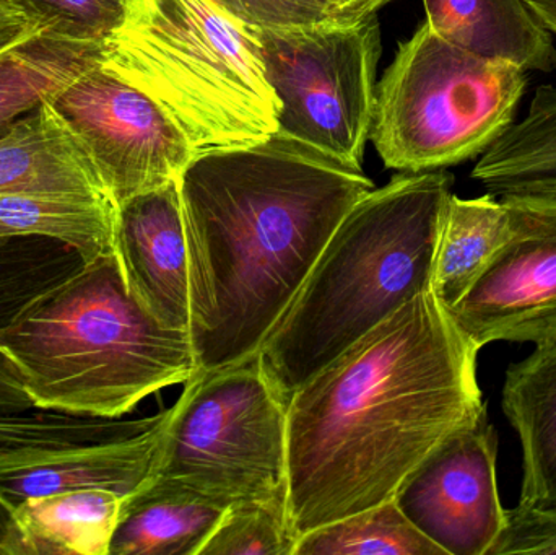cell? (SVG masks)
I'll return each mask as SVG.
<instances>
[{
	"mask_svg": "<svg viewBox=\"0 0 556 555\" xmlns=\"http://www.w3.org/2000/svg\"><path fill=\"white\" fill-rule=\"evenodd\" d=\"M287 505L228 507L199 555H293Z\"/></svg>",
	"mask_w": 556,
	"mask_h": 555,
	"instance_id": "25",
	"label": "cell"
},
{
	"mask_svg": "<svg viewBox=\"0 0 556 555\" xmlns=\"http://www.w3.org/2000/svg\"><path fill=\"white\" fill-rule=\"evenodd\" d=\"M473 181L496 198L556 201V87L535 88L528 113L479 156Z\"/></svg>",
	"mask_w": 556,
	"mask_h": 555,
	"instance_id": "19",
	"label": "cell"
},
{
	"mask_svg": "<svg viewBox=\"0 0 556 555\" xmlns=\"http://www.w3.org/2000/svg\"><path fill=\"white\" fill-rule=\"evenodd\" d=\"M333 22L353 23L376 15L391 0H313Z\"/></svg>",
	"mask_w": 556,
	"mask_h": 555,
	"instance_id": "31",
	"label": "cell"
},
{
	"mask_svg": "<svg viewBox=\"0 0 556 555\" xmlns=\"http://www.w3.org/2000/svg\"><path fill=\"white\" fill-rule=\"evenodd\" d=\"M178 179L117 205L114 253L137 302L165 328L188 332L189 251Z\"/></svg>",
	"mask_w": 556,
	"mask_h": 555,
	"instance_id": "12",
	"label": "cell"
},
{
	"mask_svg": "<svg viewBox=\"0 0 556 555\" xmlns=\"http://www.w3.org/2000/svg\"><path fill=\"white\" fill-rule=\"evenodd\" d=\"M253 35L278 101L277 133L362 168L381 55L378 16Z\"/></svg>",
	"mask_w": 556,
	"mask_h": 555,
	"instance_id": "8",
	"label": "cell"
},
{
	"mask_svg": "<svg viewBox=\"0 0 556 555\" xmlns=\"http://www.w3.org/2000/svg\"><path fill=\"white\" fill-rule=\"evenodd\" d=\"M511 235L508 209L496 195L463 199L451 194L444 209L431 292L453 308Z\"/></svg>",
	"mask_w": 556,
	"mask_h": 555,
	"instance_id": "20",
	"label": "cell"
},
{
	"mask_svg": "<svg viewBox=\"0 0 556 555\" xmlns=\"http://www.w3.org/2000/svg\"><path fill=\"white\" fill-rule=\"evenodd\" d=\"M123 499L104 489L26 499L10 510L20 555H110Z\"/></svg>",
	"mask_w": 556,
	"mask_h": 555,
	"instance_id": "18",
	"label": "cell"
},
{
	"mask_svg": "<svg viewBox=\"0 0 556 555\" xmlns=\"http://www.w3.org/2000/svg\"><path fill=\"white\" fill-rule=\"evenodd\" d=\"M51 31L104 45L126 22L129 0H13Z\"/></svg>",
	"mask_w": 556,
	"mask_h": 555,
	"instance_id": "26",
	"label": "cell"
},
{
	"mask_svg": "<svg viewBox=\"0 0 556 555\" xmlns=\"http://www.w3.org/2000/svg\"><path fill=\"white\" fill-rule=\"evenodd\" d=\"M511 235L469 292L447 310L483 349L492 342H556V201L505 195Z\"/></svg>",
	"mask_w": 556,
	"mask_h": 555,
	"instance_id": "10",
	"label": "cell"
},
{
	"mask_svg": "<svg viewBox=\"0 0 556 555\" xmlns=\"http://www.w3.org/2000/svg\"><path fill=\"white\" fill-rule=\"evenodd\" d=\"M0 195L111 201L87 149L49 100L0 133Z\"/></svg>",
	"mask_w": 556,
	"mask_h": 555,
	"instance_id": "14",
	"label": "cell"
},
{
	"mask_svg": "<svg viewBox=\"0 0 556 555\" xmlns=\"http://www.w3.org/2000/svg\"><path fill=\"white\" fill-rule=\"evenodd\" d=\"M178 185L202 374L260 354L340 222L375 189L362 168L278 133L195 153Z\"/></svg>",
	"mask_w": 556,
	"mask_h": 555,
	"instance_id": "2",
	"label": "cell"
},
{
	"mask_svg": "<svg viewBox=\"0 0 556 555\" xmlns=\"http://www.w3.org/2000/svg\"><path fill=\"white\" fill-rule=\"evenodd\" d=\"M84 264L77 250L51 238L0 237V331Z\"/></svg>",
	"mask_w": 556,
	"mask_h": 555,
	"instance_id": "24",
	"label": "cell"
},
{
	"mask_svg": "<svg viewBox=\"0 0 556 555\" xmlns=\"http://www.w3.org/2000/svg\"><path fill=\"white\" fill-rule=\"evenodd\" d=\"M169 411L134 436L0 456V504L12 510L26 499L84 489L127 497L152 478Z\"/></svg>",
	"mask_w": 556,
	"mask_h": 555,
	"instance_id": "13",
	"label": "cell"
},
{
	"mask_svg": "<svg viewBox=\"0 0 556 555\" xmlns=\"http://www.w3.org/2000/svg\"><path fill=\"white\" fill-rule=\"evenodd\" d=\"M528 84L525 68L464 51L421 23L376 85L369 139L402 173L469 162L513 126Z\"/></svg>",
	"mask_w": 556,
	"mask_h": 555,
	"instance_id": "6",
	"label": "cell"
},
{
	"mask_svg": "<svg viewBox=\"0 0 556 555\" xmlns=\"http://www.w3.org/2000/svg\"><path fill=\"white\" fill-rule=\"evenodd\" d=\"M224 514L198 492L152 476L123 499L110 555H199Z\"/></svg>",
	"mask_w": 556,
	"mask_h": 555,
	"instance_id": "17",
	"label": "cell"
},
{
	"mask_svg": "<svg viewBox=\"0 0 556 555\" xmlns=\"http://www.w3.org/2000/svg\"><path fill=\"white\" fill-rule=\"evenodd\" d=\"M129 2H130V0H129Z\"/></svg>",
	"mask_w": 556,
	"mask_h": 555,
	"instance_id": "34",
	"label": "cell"
},
{
	"mask_svg": "<svg viewBox=\"0 0 556 555\" xmlns=\"http://www.w3.org/2000/svg\"><path fill=\"white\" fill-rule=\"evenodd\" d=\"M502 407L521 442L519 505L556 510V342L509 365Z\"/></svg>",
	"mask_w": 556,
	"mask_h": 555,
	"instance_id": "16",
	"label": "cell"
},
{
	"mask_svg": "<svg viewBox=\"0 0 556 555\" xmlns=\"http://www.w3.org/2000/svg\"><path fill=\"white\" fill-rule=\"evenodd\" d=\"M35 409L22 378L12 362L0 351V417L20 416Z\"/></svg>",
	"mask_w": 556,
	"mask_h": 555,
	"instance_id": "29",
	"label": "cell"
},
{
	"mask_svg": "<svg viewBox=\"0 0 556 555\" xmlns=\"http://www.w3.org/2000/svg\"><path fill=\"white\" fill-rule=\"evenodd\" d=\"M100 61L156 101L195 153L277 134L253 28L211 0H130Z\"/></svg>",
	"mask_w": 556,
	"mask_h": 555,
	"instance_id": "5",
	"label": "cell"
},
{
	"mask_svg": "<svg viewBox=\"0 0 556 555\" xmlns=\"http://www.w3.org/2000/svg\"><path fill=\"white\" fill-rule=\"evenodd\" d=\"M453 185L441 169L401 173L350 209L257 354L285 404L392 313L431 292Z\"/></svg>",
	"mask_w": 556,
	"mask_h": 555,
	"instance_id": "3",
	"label": "cell"
},
{
	"mask_svg": "<svg viewBox=\"0 0 556 555\" xmlns=\"http://www.w3.org/2000/svg\"><path fill=\"white\" fill-rule=\"evenodd\" d=\"M496 430L486 413L443 440L394 501L446 555H490L506 527L496 482Z\"/></svg>",
	"mask_w": 556,
	"mask_h": 555,
	"instance_id": "11",
	"label": "cell"
},
{
	"mask_svg": "<svg viewBox=\"0 0 556 555\" xmlns=\"http://www.w3.org/2000/svg\"><path fill=\"white\" fill-rule=\"evenodd\" d=\"M293 555H446L395 501L316 528L296 541Z\"/></svg>",
	"mask_w": 556,
	"mask_h": 555,
	"instance_id": "23",
	"label": "cell"
},
{
	"mask_svg": "<svg viewBox=\"0 0 556 555\" xmlns=\"http://www.w3.org/2000/svg\"><path fill=\"white\" fill-rule=\"evenodd\" d=\"M287 404L260 357L202 374L169 411L155 478L178 482L218 507L287 505Z\"/></svg>",
	"mask_w": 556,
	"mask_h": 555,
	"instance_id": "7",
	"label": "cell"
},
{
	"mask_svg": "<svg viewBox=\"0 0 556 555\" xmlns=\"http://www.w3.org/2000/svg\"><path fill=\"white\" fill-rule=\"evenodd\" d=\"M424 5L430 28L464 51L526 72L556 71L554 35L525 0H424Z\"/></svg>",
	"mask_w": 556,
	"mask_h": 555,
	"instance_id": "15",
	"label": "cell"
},
{
	"mask_svg": "<svg viewBox=\"0 0 556 555\" xmlns=\"http://www.w3.org/2000/svg\"><path fill=\"white\" fill-rule=\"evenodd\" d=\"M556 555V510L516 505L506 508V527L490 555Z\"/></svg>",
	"mask_w": 556,
	"mask_h": 555,
	"instance_id": "28",
	"label": "cell"
},
{
	"mask_svg": "<svg viewBox=\"0 0 556 555\" xmlns=\"http://www.w3.org/2000/svg\"><path fill=\"white\" fill-rule=\"evenodd\" d=\"M0 555H20L18 534L9 508L0 504Z\"/></svg>",
	"mask_w": 556,
	"mask_h": 555,
	"instance_id": "32",
	"label": "cell"
},
{
	"mask_svg": "<svg viewBox=\"0 0 556 555\" xmlns=\"http://www.w3.org/2000/svg\"><path fill=\"white\" fill-rule=\"evenodd\" d=\"M101 48L45 26L0 51V133L87 71L101 58Z\"/></svg>",
	"mask_w": 556,
	"mask_h": 555,
	"instance_id": "21",
	"label": "cell"
},
{
	"mask_svg": "<svg viewBox=\"0 0 556 555\" xmlns=\"http://www.w3.org/2000/svg\"><path fill=\"white\" fill-rule=\"evenodd\" d=\"M116 205L78 195H0V237H42L74 248L85 263L114 253Z\"/></svg>",
	"mask_w": 556,
	"mask_h": 555,
	"instance_id": "22",
	"label": "cell"
},
{
	"mask_svg": "<svg viewBox=\"0 0 556 555\" xmlns=\"http://www.w3.org/2000/svg\"><path fill=\"white\" fill-rule=\"evenodd\" d=\"M253 28H293L333 22L313 0H211Z\"/></svg>",
	"mask_w": 556,
	"mask_h": 555,
	"instance_id": "27",
	"label": "cell"
},
{
	"mask_svg": "<svg viewBox=\"0 0 556 555\" xmlns=\"http://www.w3.org/2000/svg\"><path fill=\"white\" fill-rule=\"evenodd\" d=\"M0 351L36 411L93 419H119L199 371L188 332L165 328L137 302L116 253L29 302L0 331Z\"/></svg>",
	"mask_w": 556,
	"mask_h": 555,
	"instance_id": "4",
	"label": "cell"
},
{
	"mask_svg": "<svg viewBox=\"0 0 556 555\" xmlns=\"http://www.w3.org/2000/svg\"><path fill=\"white\" fill-rule=\"evenodd\" d=\"M45 23L13 0H0V51L45 28Z\"/></svg>",
	"mask_w": 556,
	"mask_h": 555,
	"instance_id": "30",
	"label": "cell"
},
{
	"mask_svg": "<svg viewBox=\"0 0 556 555\" xmlns=\"http://www.w3.org/2000/svg\"><path fill=\"white\" fill-rule=\"evenodd\" d=\"M100 59L49 103L87 149L117 207L178 179L195 150L156 101Z\"/></svg>",
	"mask_w": 556,
	"mask_h": 555,
	"instance_id": "9",
	"label": "cell"
},
{
	"mask_svg": "<svg viewBox=\"0 0 556 555\" xmlns=\"http://www.w3.org/2000/svg\"><path fill=\"white\" fill-rule=\"evenodd\" d=\"M479 352L428 292L291 394L287 515L294 541L394 501L446 437L486 413Z\"/></svg>",
	"mask_w": 556,
	"mask_h": 555,
	"instance_id": "1",
	"label": "cell"
},
{
	"mask_svg": "<svg viewBox=\"0 0 556 555\" xmlns=\"http://www.w3.org/2000/svg\"><path fill=\"white\" fill-rule=\"evenodd\" d=\"M539 22L556 36V0H525Z\"/></svg>",
	"mask_w": 556,
	"mask_h": 555,
	"instance_id": "33",
	"label": "cell"
}]
</instances>
